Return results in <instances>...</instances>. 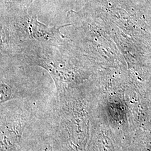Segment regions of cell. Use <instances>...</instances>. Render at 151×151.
Segmentation results:
<instances>
[{
  "label": "cell",
  "instance_id": "cell-1",
  "mask_svg": "<svg viewBox=\"0 0 151 151\" xmlns=\"http://www.w3.org/2000/svg\"><path fill=\"white\" fill-rule=\"evenodd\" d=\"M65 25L50 27L37 20L35 17H32L30 22V27L33 37L39 40H48L52 39L59 33L60 28Z\"/></svg>",
  "mask_w": 151,
  "mask_h": 151
},
{
  "label": "cell",
  "instance_id": "cell-2",
  "mask_svg": "<svg viewBox=\"0 0 151 151\" xmlns=\"http://www.w3.org/2000/svg\"><path fill=\"white\" fill-rule=\"evenodd\" d=\"M10 95V89L4 84L1 85V100L5 101L8 99Z\"/></svg>",
  "mask_w": 151,
  "mask_h": 151
}]
</instances>
